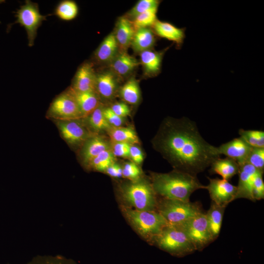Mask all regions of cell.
Segmentation results:
<instances>
[{
  "label": "cell",
  "instance_id": "d6a6232c",
  "mask_svg": "<svg viewBox=\"0 0 264 264\" xmlns=\"http://www.w3.org/2000/svg\"><path fill=\"white\" fill-rule=\"evenodd\" d=\"M160 1L157 0H140L128 12L125 17L130 20L137 15L151 9H157Z\"/></svg>",
  "mask_w": 264,
  "mask_h": 264
},
{
  "label": "cell",
  "instance_id": "d4e9b609",
  "mask_svg": "<svg viewBox=\"0 0 264 264\" xmlns=\"http://www.w3.org/2000/svg\"><path fill=\"white\" fill-rule=\"evenodd\" d=\"M110 145L104 139L93 137L88 140L84 145L82 156L84 161L88 163L101 152L110 150Z\"/></svg>",
  "mask_w": 264,
  "mask_h": 264
},
{
  "label": "cell",
  "instance_id": "7c38bea8",
  "mask_svg": "<svg viewBox=\"0 0 264 264\" xmlns=\"http://www.w3.org/2000/svg\"><path fill=\"white\" fill-rule=\"evenodd\" d=\"M96 74L92 64L84 63L77 69L71 88L79 92H96Z\"/></svg>",
  "mask_w": 264,
  "mask_h": 264
},
{
  "label": "cell",
  "instance_id": "83f0119b",
  "mask_svg": "<svg viewBox=\"0 0 264 264\" xmlns=\"http://www.w3.org/2000/svg\"><path fill=\"white\" fill-rule=\"evenodd\" d=\"M78 13V7L73 0H65L60 1L54 10L55 15L63 21H71L75 19Z\"/></svg>",
  "mask_w": 264,
  "mask_h": 264
},
{
  "label": "cell",
  "instance_id": "603a6c76",
  "mask_svg": "<svg viewBox=\"0 0 264 264\" xmlns=\"http://www.w3.org/2000/svg\"><path fill=\"white\" fill-rule=\"evenodd\" d=\"M155 42L154 31L150 27L141 28L135 31L131 46L135 52L141 53L150 49Z\"/></svg>",
  "mask_w": 264,
  "mask_h": 264
},
{
  "label": "cell",
  "instance_id": "6da1fadb",
  "mask_svg": "<svg viewBox=\"0 0 264 264\" xmlns=\"http://www.w3.org/2000/svg\"><path fill=\"white\" fill-rule=\"evenodd\" d=\"M157 144L176 170L195 176L220 157L217 147L206 141L196 123L188 118L168 120Z\"/></svg>",
  "mask_w": 264,
  "mask_h": 264
},
{
  "label": "cell",
  "instance_id": "f1b7e54d",
  "mask_svg": "<svg viewBox=\"0 0 264 264\" xmlns=\"http://www.w3.org/2000/svg\"><path fill=\"white\" fill-rule=\"evenodd\" d=\"M240 137L252 148H264V132L260 130H244L239 131Z\"/></svg>",
  "mask_w": 264,
  "mask_h": 264
},
{
  "label": "cell",
  "instance_id": "e575fe53",
  "mask_svg": "<svg viewBox=\"0 0 264 264\" xmlns=\"http://www.w3.org/2000/svg\"><path fill=\"white\" fill-rule=\"evenodd\" d=\"M28 264H76L61 256H40L34 258Z\"/></svg>",
  "mask_w": 264,
  "mask_h": 264
},
{
  "label": "cell",
  "instance_id": "4316f807",
  "mask_svg": "<svg viewBox=\"0 0 264 264\" xmlns=\"http://www.w3.org/2000/svg\"><path fill=\"white\" fill-rule=\"evenodd\" d=\"M120 94L126 103L131 105L137 104L140 98V91L137 80L134 78H130L121 87Z\"/></svg>",
  "mask_w": 264,
  "mask_h": 264
},
{
  "label": "cell",
  "instance_id": "5bb4252c",
  "mask_svg": "<svg viewBox=\"0 0 264 264\" xmlns=\"http://www.w3.org/2000/svg\"><path fill=\"white\" fill-rule=\"evenodd\" d=\"M74 120H58L57 123L62 137L67 143L72 145L83 142L89 136L86 128Z\"/></svg>",
  "mask_w": 264,
  "mask_h": 264
},
{
  "label": "cell",
  "instance_id": "7bdbcfd3",
  "mask_svg": "<svg viewBox=\"0 0 264 264\" xmlns=\"http://www.w3.org/2000/svg\"></svg>",
  "mask_w": 264,
  "mask_h": 264
},
{
  "label": "cell",
  "instance_id": "ba28073f",
  "mask_svg": "<svg viewBox=\"0 0 264 264\" xmlns=\"http://www.w3.org/2000/svg\"><path fill=\"white\" fill-rule=\"evenodd\" d=\"M184 230L196 250H202L214 241L203 212L180 225Z\"/></svg>",
  "mask_w": 264,
  "mask_h": 264
},
{
  "label": "cell",
  "instance_id": "74e56055",
  "mask_svg": "<svg viewBox=\"0 0 264 264\" xmlns=\"http://www.w3.org/2000/svg\"><path fill=\"white\" fill-rule=\"evenodd\" d=\"M112 153L114 156L129 157L131 144L124 142H112Z\"/></svg>",
  "mask_w": 264,
  "mask_h": 264
},
{
  "label": "cell",
  "instance_id": "2e32d148",
  "mask_svg": "<svg viewBox=\"0 0 264 264\" xmlns=\"http://www.w3.org/2000/svg\"><path fill=\"white\" fill-rule=\"evenodd\" d=\"M117 76L110 70L96 74V92L105 99L113 97L117 87Z\"/></svg>",
  "mask_w": 264,
  "mask_h": 264
},
{
  "label": "cell",
  "instance_id": "836d02e7",
  "mask_svg": "<svg viewBox=\"0 0 264 264\" xmlns=\"http://www.w3.org/2000/svg\"><path fill=\"white\" fill-rule=\"evenodd\" d=\"M248 163L258 171L264 173V148H252L247 158Z\"/></svg>",
  "mask_w": 264,
  "mask_h": 264
},
{
  "label": "cell",
  "instance_id": "ac0fdd59",
  "mask_svg": "<svg viewBox=\"0 0 264 264\" xmlns=\"http://www.w3.org/2000/svg\"><path fill=\"white\" fill-rule=\"evenodd\" d=\"M110 70L117 77H125L132 72L138 66L139 63L126 51H119L115 58L109 64Z\"/></svg>",
  "mask_w": 264,
  "mask_h": 264
},
{
  "label": "cell",
  "instance_id": "1f68e13d",
  "mask_svg": "<svg viewBox=\"0 0 264 264\" xmlns=\"http://www.w3.org/2000/svg\"><path fill=\"white\" fill-rule=\"evenodd\" d=\"M157 9H151L143 12L130 20L135 30L153 26L157 21Z\"/></svg>",
  "mask_w": 264,
  "mask_h": 264
},
{
  "label": "cell",
  "instance_id": "3957f363",
  "mask_svg": "<svg viewBox=\"0 0 264 264\" xmlns=\"http://www.w3.org/2000/svg\"><path fill=\"white\" fill-rule=\"evenodd\" d=\"M151 241L162 250L178 257H183L196 251L180 225L168 224Z\"/></svg>",
  "mask_w": 264,
  "mask_h": 264
},
{
  "label": "cell",
  "instance_id": "b9f144b4",
  "mask_svg": "<svg viewBox=\"0 0 264 264\" xmlns=\"http://www.w3.org/2000/svg\"><path fill=\"white\" fill-rule=\"evenodd\" d=\"M105 172L113 177L120 178L122 176V168L115 163L109 166Z\"/></svg>",
  "mask_w": 264,
  "mask_h": 264
},
{
  "label": "cell",
  "instance_id": "4dcf8cb0",
  "mask_svg": "<svg viewBox=\"0 0 264 264\" xmlns=\"http://www.w3.org/2000/svg\"><path fill=\"white\" fill-rule=\"evenodd\" d=\"M104 108L99 106L88 115V123L90 127L95 131H108L111 126L106 119L104 113Z\"/></svg>",
  "mask_w": 264,
  "mask_h": 264
},
{
  "label": "cell",
  "instance_id": "60d3db41",
  "mask_svg": "<svg viewBox=\"0 0 264 264\" xmlns=\"http://www.w3.org/2000/svg\"><path fill=\"white\" fill-rule=\"evenodd\" d=\"M129 157L132 159L133 163L137 165L141 164L144 159L141 149L137 146L133 145H131Z\"/></svg>",
  "mask_w": 264,
  "mask_h": 264
},
{
  "label": "cell",
  "instance_id": "e0dca14e",
  "mask_svg": "<svg viewBox=\"0 0 264 264\" xmlns=\"http://www.w3.org/2000/svg\"><path fill=\"white\" fill-rule=\"evenodd\" d=\"M135 31L130 20L125 16L119 18L113 33L118 44L119 51H126L131 46Z\"/></svg>",
  "mask_w": 264,
  "mask_h": 264
},
{
  "label": "cell",
  "instance_id": "d6986e66",
  "mask_svg": "<svg viewBox=\"0 0 264 264\" xmlns=\"http://www.w3.org/2000/svg\"><path fill=\"white\" fill-rule=\"evenodd\" d=\"M153 27L154 34L157 36L175 42L178 47L183 44L185 36L183 28H178L169 22L157 20Z\"/></svg>",
  "mask_w": 264,
  "mask_h": 264
},
{
  "label": "cell",
  "instance_id": "5b68a950",
  "mask_svg": "<svg viewBox=\"0 0 264 264\" xmlns=\"http://www.w3.org/2000/svg\"><path fill=\"white\" fill-rule=\"evenodd\" d=\"M121 194L130 207L141 211H157L156 194L152 184L139 179L123 185Z\"/></svg>",
  "mask_w": 264,
  "mask_h": 264
},
{
  "label": "cell",
  "instance_id": "7a4b0ae2",
  "mask_svg": "<svg viewBox=\"0 0 264 264\" xmlns=\"http://www.w3.org/2000/svg\"><path fill=\"white\" fill-rule=\"evenodd\" d=\"M153 188L156 194L168 199L189 200L192 194L205 189L197 176L176 170L169 173L152 175Z\"/></svg>",
  "mask_w": 264,
  "mask_h": 264
},
{
  "label": "cell",
  "instance_id": "ffe728a7",
  "mask_svg": "<svg viewBox=\"0 0 264 264\" xmlns=\"http://www.w3.org/2000/svg\"><path fill=\"white\" fill-rule=\"evenodd\" d=\"M164 53L151 49L140 53V62L146 75L155 76L160 72Z\"/></svg>",
  "mask_w": 264,
  "mask_h": 264
},
{
  "label": "cell",
  "instance_id": "9c48e42d",
  "mask_svg": "<svg viewBox=\"0 0 264 264\" xmlns=\"http://www.w3.org/2000/svg\"><path fill=\"white\" fill-rule=\"evenodd\" d=\"M49 116L58 120L77 119L83 117L78 105L69 88L58 95L49 108Z\"/></svg>",
  "mask_w": 264,
  "mask_h": 264
},
{
  "label": "cell",
  "instance_id": "4fadbf2b",
  "mask_svg": "<svg viewBox=\"0 0 264 264\" xmlns=\"http://www.w3.org/2000/svg\"><path fill=\"white\" fill-rule=\"evenodd\" d=\"M258 171L248 163L239 166V182L235 199L245 198L255 201L252 195V187L255 176Z\"/></svg>",
  "mask_w": 264,
  "mask_h": 264
},
{
  "label": "cell",
  "instance_id": "8fae6325",
  "mask_svg": "<svg viewBox=\"0 0 264 264\" xmlns=\"http://www.w3.org/2000/svg\"><path fill=\"white\" fill-rule=\"evenodd\" d=\"M252 148L242 138L239 137L221 144L217 147V150L220 155H224L226 157L236 161L240 166L246 163Z\"/></svg>",
  "mask_w": 264,
  "mask_h": 264
},
{
  "label": "cell",
  "instance_id": "d590c367",
  "mask_svg": "<svg viewBox=\"0 0 264 264\" xmlns=\"http://www.w3.org/2000/svg\"><path fill=\"white\" fill-rule=\"evenodd\" d=\"M263 173L258 171L256 174L253 184L252 195L255 201L264 198V182Z\"/></svg>",
  "mask_w": 264,
  "mask_h": 264
},
{
  "label": "cell",
  "instance_id": "f35d334b",
  "mask_svg": "<svg viewBox=\"0 0 264 264\" xmlns=\"http://www.w3.org/2000/svg\"><path fill=\"white\" fill-rule=\"evenodd\" d=\"M104 115L109 124L114 127H121L123 123L122 117L116 114L110 108L104 109Z\"/></svg>",
  "mask_w": 264,
  "mask_h": 264
},
{
  "label": "cell",
  "instance_id": "7402d4cb",
  "mask_svg": "<svg viewBox=\"0 0 264 264\" xmlns=\"http://www.w3.org/2000/svg\"><path fill=\"white\" fill-rule=\"evenodd\" d=\"M69 89L78 105L83 117L89 115L99 106V100L96 92H79L71 88Z\"/></svg>",
  "mask_w": 264,
  "mask_h": 264
},
{
  "label": "cell",
  "instance_id": "52a82bcc",
  "mask_svg": "<svg viewBox=\"0 0 264 264\" xmlns=\"http://www.w3.org/2000/svg\"><path fill=\"white\" fill-rule=\"evenodd\" d=\"M16 20L14 23H19L23 26L26 32L28 46H32L37 36V30L43 21L46 20L48 15H42L37 3L30 0H25L15 12Z\"/></svg>",
  "mask_w": 264,
  "mask_h": 264
},
{
  "label": "cell",
  "instance_id": "277c9868",
  "mask_svg": "<svg viewBox=\"0 0 264 264\" xmlns=\"http://www.w3.org/2000/svg\"><path fill=\"white\" fill-rule=\"evenodd\" d=\"M122 212L129 222L140 236L151 241L168 224L157 211H141L122 206Z\"/></svg>",
  "mask_w": 264,
  "mask_h": 264
},
{
  "label": "cell",
  "instance_id": "8d00e7d4",
  "mask_svg": "<svg viewBox=\"0 0 264 264\" xmlns=\"http://www.w3.org/2000/svg\"><path fill=\"white\" fill-rule=\"evenodd\" d=\"M141 171L137 165L133 162H127L122 168V176L132 181L139 179Z\"/></svg>",
  "mask_w": 264,
  "mask_h": 264
},
{
  "label": "cell",
  "instance_id": "f546056e",
  "mask_svg": "<svg viewBox=\"0 0 264 264\" xmlns=\"http://www.w3.org/2000/svg\"><path fill=\"white\" fill-rule=\"evenodd\" d=\"M114 163V156L110 150L101 152L88 164L94 170L105 172L108 168Z\"/></svg>",
  "mask_w": 264,
  "mask_h": 264
},
{
  "label": "cell",
  "instance_id": "44dd1931",
  "mask_svg": "<svg viewBox=\"0 0 264 264\" xmlns=\"http://www.w3.org/2000/svg\"><path fill=\"white\" fill-rule=\"evenodd\" d=\"M210 167L211 174L219 175L222 179L228 181L235 175L238 174L239 171V165L238 163L228 157L217 158L212 163Z\"/></svg>",
  "mask_w": 264,
  "mask_h": 264
},
{
  "label": "cell",
  "instance_id": "8992f818",
  "mask_svg": "<svg viewBox=\"0 0 264 264\" xmlns=\"http://www.w3.org/2000/svg\"><path fill=\"white\" fill-rule=\"evenodd\" d=\"M157 211L172 225H180L204 212L198 202L165 198L157 202Z\"/></svg>",
  "mask_w": 264,
  "mask_h": 264
},
{
  "label": "cell",
  "instance_id": "484cf974",
  "mask_svg": "<svg viewBox=\"0 0 264 264\" xmlns=\"http://www.w3.org/2000/svg\"><path fill=\"white\" fill-rule=\"evenodd\" d=\"M108 131L112 142H124L131 145L139 143L138 137L132 128L111 126Z\"/></svg>",
  "mask_w": 264,
  "mask_h": 264
},
{
  "label": "cell",
  "instance_id": "9a60e30c",
  "mask_svg": "<svg viewBox=\"0 0 264 264\" xmlns=\"http://www.w3.org/2000/svg\"><path fill=\"white\" fill-rule=\"evenodd\" d=\"M119 52L118 44L113 32L102 42L94 53V58L100 63L110 64Z\"/></svg>",
  "mask_w": 264,
  "mask_h": 264
},
{
  "label": "cell",
  "instance_id": "30bf717a",
  "mask_svg": "<svg viewBox=\"0 0 264 264\" xmlns=\"http://www.w3.org/2000/svg\"><path fill=\"white\" fill-rule=\"evenodd\" d=\"M208 178L209 182L205 189L208 191L211 201L226 207L229 203L235 200L237 191L236 186L223 179Z\"/></svg>",
  "mask_w": 264,
  "mask_h": 264
},
{
  "label": "cell",
  "instance_id": "cb8c5ba5",
  "mask_svg": "<svg viewBox=\"0 0 264 264\" xmlns=\"http://www.w3.org/2000/svg\"><path fill=\"white\" fill-rule=\"evenodd\" d=\"M225 208L211 201L210 207L205 213L208 228L214 241L219 236Z\"/></svg>",
  "mask_w": 264,
  "mask_h": 264
},
{
  "label": "cell",
  "instance_id": "ab89813d",
  "mask_svg": "<svg viewBox=\"0 0 264 264\" xmlns=\"http://www.w3.org/2000/svg\"><path fill=\"white\" fill-rule=\"evenodd\" d=\"M110 108L116 114L122 118L129 115L130 113L129 106L124 103H116Z\"/></svg>",
  "mask_w": 264,
  "mask_h": 264
}]
</instances>
